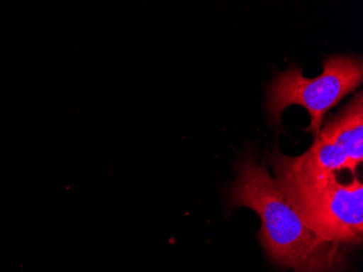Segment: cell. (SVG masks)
Returning <instances> with one entry per match:
<instances>
[{
  "label": "cell",
  "mask_w": 363,
  "mask_h": 272,
  "mask_svg": "<svg viewBox=\"0 0 363 272\" xmlns=\"http://www.w3.org/2000/svg\"><path fill=\"white\" fill-rule=\"evenodd\" d=\"M318 135L331 141L346 153L354 175L363 161L362 92H358L350 104L328 119Z\"/></svg>",
  "instance_id": "277c9868"
},
{
  "label": "cell",
  "mask_w": 363,
  "mask_h": 272,
  "mask_svg": "<svg viewBox=\"0 0 363 272\" xmlns=\"http://www.w3.org/2000/svg\"><path fill=\"white\" fill-rule=\"evenodd\" d=\"M230 198L236 207L250 208L260 217L259 241L273 263L295 272H338L344 267L342 245L320 236L256 159L240 161Z\"/></svg>",
  "instance_id": "6da1fadb"
},
{
  "label": "cell",
  "mask_w": 363,
  "mask_h": 272,
  "mask_svg": "<svg viewBox=\"0 0 363 272\" xmlns=\"http://www.w3.org/2000/svg\"><path fill=\"white\" fill-rule=\"evenodd\" d=\"M362 81V58L354 55L326 57L323 72L315 79L303 77L301 67L291 65L287 70L277 73L269 87L267 109L271 121L279 126L285 108L303 106L311 118L305 131L315 138L326 112L358 89Z\"/></svg>",
  "instance_id": "7a4b0ae2"
},
{
  "label": "cell",
  "mask_w": 363,
  "mask_h": 272,
  "mask_svg": "<svg viewBox=\"0 0 363 272\" xmlns=\"http://www.w3.org/2000/svg\"><path fill=\"white\" fill-rule=\"evenodd\" d=\"M287 200L324 240L361 244L363 239V184L354 177L342 183L337 175L303 182L277 181Z\"/></svg>",
  "instance_id": "3957f363"
}]
</instances>
